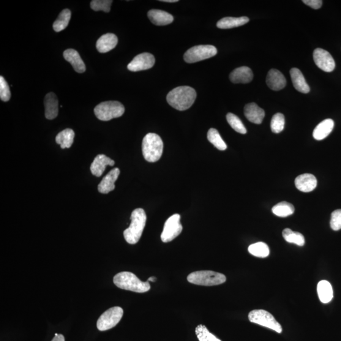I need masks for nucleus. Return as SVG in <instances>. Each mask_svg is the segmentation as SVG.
<instances>
[{
    "mask_svg": "<svg viewBox=\"0 0 341 341\" xmlns=\"http://www.w3.org/2000/svg\"><path fill=\"white\" fill-rule=\"evenodd\" d=\"M162 2H166V3H176L178 2V0H162Z\"/></svg>",
    "mask_w": 341,
    "mask_h": 341,
    "instance_id": "41",
    "label": "nucleus"
},
{
    "mask_svg": "<svg viewBox=\"0 0 341 341\" xmlns=\"http://www.w3.org/2000/svg\"><path fill=\"white\" fill-rule=\"evenodd\" d=\"M272 211L278 217H286L294 213V207L290 203L282 202L273 207Z\"/></svg>",
    "mask_w": 341,
    "mask_h": 341,
    "instance_id": "29",
    "label": "nucleus"
},
{
    "mask_svg": "<svg viewBox=\"0 0 341 341\" xmlns=\"http://www.w3.org/2000/svg\"><path fill=\"white\" fill-rule=\"evenodd\" d=\"M334 127V122L331 119H326L319 124L313 132L315 140L322 141L329 136Z\"/></svg>",
    "mask_w": 341,
    "mask_h": 341,
    "instance_id": "24",
    "label": "nucleus"
},
{
    "mask_svg": "<svg viewBox=\"0 0 341 341\" xmlns=\"http://www.w3.org/2000/svg\"><path fill=\"white\" fill-rule=\"evenodd\" d=\"M113 3L111 0H93L91 3V9L94 11H104V12H110L111 5Z\"/></svg>",
    "mask_w": 341,
    "mask_h": 341,
    "instance_id": "36",
    "label": "nucleus"
},
{
    "mask_svg": "<svg viewBox=\"0 0 341 341\" xmlns=\"http://www.w3.org/2000/svg\"><path fill=\"white\" fill-rule=\"evenodd\" d=\"M120 174L119 168H115L104 177L102 181L98 185V191L104 194H107L114 190V183L118 179Z\"/></svg>",
    "mask_w": 341,
    "mask_h": 341,
    "instance_id": "13",
    "label": "nucleus"
},
{
    "mask_svg": "<svg viewBox=\"0 0 341 341\" xmlns=\"http://www.w3.org/2000/svg\"><path fill=\"white\" fill-rule=\"evenodd\" d=\"M75 132L70 128H67L59 132L56 136V143L63 149L70 148L74 141Z\"/></svg>",
    "mask_w": 341,
    "mask_h": 341,
    "instance_id": "27",
    "label": "nucleus"
},
{
    "mask_svg": "<svg viewBox=\"0 0 341 341\" xmlns=\"http://www.w3.org/2000/svg\"><path fill=\"white\" fill-rule=\"evenodd\" d=\"M70 10L68 9H65L59 13L58 17L53 23V27L54 31L57 32L64 31V29L67 28V27L69 24L71 18Z\"/></svg>",
    "mask_w": 341,
    "mask_h": 341,
    "instance_id": "28",
    "label": "nucleus"
},
{
    "mask_svg": "<svg viewBox=\"0 0 341 341\" xmlns=\"http://www.w3.org/2000/svg\"><path fill=\"white\" fill-rule=\"evenodd\" d=\"M248 252L250 254L259 258H266L270 253L268 245L263 242H258L250 245Z\"/></svg>",
    "mask_w": 341,
    "mask_h": 341,
    "instance_id": "31",
    "label": "nucleus"
},
{
    "mask_svg": "<svg viewBox=\"0 0 341 341\" xmlns=\"http://www.w3.org/2000/svg\"><path fill=\"white\" fill-rule=\"evenodd\" d=\"M124 310L121 307H114L104 312L98 319L97 327L100 331H106L115 327L121 320Z\"/></svg>",
    "mask_w": 341,
    "mask_h": 341,
    "instance_id": "9",
    "label": "nucleus"
},
{
    "mask_svg": "<svg viewBox=\"0 0 341 341\" xmlns=\"http://www.w3.org/2000/svg\"><path fill=\"white\" fill-rule=\"evenodd\" d=\"M283 236L286 242L303 247L305 245V240L304 235L298 232H294L290 229L286 228L283 231Z\"/></svg>",
    "mask_w": 341,
    "mask_h": 341,
    "instance_id": "30",
    "label": "nucleus"
},
{
    "mask_svg": "<svg viewBox=\"0 0 341 341\" xmlns=\"http://www.w3.org/2000/svg\"><path fill=\"white\" fill-rule=\"evenodd\" d=\"M303 2L313 9H319L323 5L321 0H304Z\"/></svg>",
    "mask_w": 341,
    "mask_h": 341,
    "instance_id": "39",
    "label": "nucleus"
},
{
    "mask_svg": "<svg viewBox=\"0 0 341 341\" xmlns=\"http://www.w3.org/2000/svg\"><path fill=\"white\" fill-rule=\"evenodd\" d=\"M207 139L215 147L220 151H225L227 149V145L223 140L219 132L215 128H211L207 133Z\"/></svg>",
    "mask_w": 341,
    "mask_h": 341,
    "instance_id": "32",
    "label": "nucleus"
},
{
    "mask_svg": "<svg viewBox=\"0 0 341 341\" xmlns=\"http://www.w3.org/2000/svg\"><path fill=\"white\" fill-rule=\"evenodd\" d=\"M180 219H181L180 215L176 214L172 215L166 220L161 236L163 242L168 243L173 241L181 234L183 226L180 223Z\"/></svg>",
    "mask_w": 341,
    "mask_h": 341,
    "instance_id": "10",
    "label": "nucleus"
},
{
    "mask_svg": "<svg viewBox=\"0 0 341 341\" xmlns=\"http://www.w3.org/2000/svg\"><path fill=\"white\" fill-rule=\"evenodd\" d=\"M115 164L113 160L104 154L97 155L91 165V171L93 175L100 177L106 170V166H113Z\"/></svg>",
    "mask_w": 341,
    "mask_h": 341,
    "instance_id": "16",
    "label": "nucleus"
},
{
    "mask_svg": "<svg viewBox=\"0 0 341 341\" xmlns=\"http://www.w3.org/2000/svg\"><path fill=\"white\" fill-rule=\"evenodd\" d=\"M245 116L250 122L255 124H261L265 117L263 109L254 103L248 104L245 106Z\"/></svg>",
    "mask_w": 341,
    "mask_h": 341,
    "instance_id": "17",
    "label": "nucleus"
},
{
    "mask_svg": "<svg viewBox=\"0 0 341 341\" xmlns=\"http://www.w3.org/2000/svg\"><path fill=\"white\" fill-rule=\"evenodd\" d=\"M297 189L303 192H310L314 190L317 185V180L312 174H304L295 179Z\"/></svg>",
    "mask_w": 341,
    "mask_h": 341,
    "instance_id": "15",
    "label": "nucleus"
},
{
    "mask_svg": "<svg viewBox=\"0 0 341 341\" xmlns=\"http://www.w3.org/2000/svg\"><path fill=\"white\" fill-rule=\"evenodd\" d=\"M317 293L320 302L323 304H328L333 298L332 287L327 280H321L317 285Z\"/></svg>",
    "mask_w": 341,
    "mask_h": 341,
    "instance_id": "26",
    "label": "nucleus"
},
{
    "mask_svg": "<svg viewBox=\"0 0 341 341\" xmlns=\"http://www.w3.org/2000/svg\"><path fill=\"white\" fill-rule=\"evenodd\" d=\"M188 282L193 285L212 286L226 282V277L220 273L211 271H196L188 275Z\"/></svg>",
    "mask_w": 341,
    "mask_h": 341,
    "instance_id": "5",
    "label": "nucleus"
},
{
    "mask_svg": "<svg viewBox=\"0 0 341 341\" xmlns=\"http://www.w3.org/2000/svg\"><path fill=\"white\" fill-rule=\"evenodd\" d=\"M11 97V92L9 84L5 78L1 76L0 77V99L3 102H9Z\"/></svg>",
    "mask_w": 341,
    "mask_h": 341,
    "instance_id": "37",
    "label": "nucleus"
},
{
    "mask_svg": "<svg viewBox=\"0 0 341 341\" xmlns=\"http://www.w3.org/2000/svg\"><path fill=\"white\" fill-rule=\"evenodd\" d=\"M313 59L316 66L326 72H331L334 70L335 64L334 58L328 51L321 48H316L313 52Z\"/></svg>",
    "mask_w": 341,
    "mask_h": 341,
    "instance_id": "11",
    "label": "nucleus"
},
{
    "mask_svg": "<svg viewBox=\"0 0 341 341\" xmlns=\"http://www.w3.org/2000/svg\"><path fill=\"white\" fill-rule=\"evenodd\" d=\"M248 22H249V18L247 17H225L218 21L217 27L219 29H229L244 26Z\"/></svg>",
    "mask_w": 341,
    "mask_h": 341,
    "instance_id": "25",
    "label": "nucleus"
},
{
    "mask_svg": "<svg viewBox=\"0 0 341 341\" xmlns=\"http://www.w3.org/2000/svg\"><path fill=\"white\" fill-rule=\"evenodd\" d=\"M118 37L114 34L108 33L102 35L96 43V48L99 53H106L113 50L118 44Z\"/></svg>",
    "mask_w": 341,
    "mask_h": 341,
    "instance_id": "20",
    "label": "nucleus"
},
{
    "mask_svg": "<svg viewBox=\"0 0 341 341\" xmlns=\"http://www.w3.org/2000/svg\"><path fill=\"white\" fill-rule=\"evenodd\" d=\"M155 280H156V278H155V277H151L149 278L148 280H147V282H155Z\"/></svg>",
    "mask_w": 341,
    "mask_h": 341,
    "instance_id": "42",
    "label": "nucleus"
},
{
    "mask_svg": "<svg viewBox=\"0 0 341 341\" xmlns=\"http://www.w3.org/2000/svg\"><path fill=\"white\" fill-rule=\"evenodd\" d=\"M248 319L251 323L260 325L273 330L277 333H282L283 328L280 324L275 320L274 316L264 310H254L249 313Z\"/></svg>",
    "mask_w": 341,
    "mask_h": 341,
    "instance_id": "7",
    "label": "nucleus"
},
{
    "mask_svg": "<svg viewBox=\"0 0 341 341\" xmlns=\"http://www.w3.org/2000/svg\"><path fill=\"white\" fill-rule=\"evenodd\" d=\"M149 20L155 26H166L173 23L174 18L170 13L161 10H151L147 13Z\"/></svg>",
    "mask_w": 341,
    "mask_h": 341,
    "instance_id": "19",
    "label": "nucleus"
},
{
    "mask_svg": "<svg viewBox=\"0 0 341 341\" xmlns=\"http://www.w3.org/2000/svg\"><path fill=\"white\" fill-rule=\"evenodd\" d=\"M290 75L294 88L297 91L304 94H307L310 92V87L308 85L304 75L298 68H292L290 70Z\"/></svg>",
    "mask_w": 341,
    "mask_h": 341,
    "instance_id": "23",
    "label": "nucleus"
},
{
    "mask_svg": "<svg viewBox=\"0 0 341 341\" xmlns=\"http://www.w3.org/2000/svg\"><path fill=\"white\" fill-rule=\"evenodd\" d=\"M196 97V91L192 87L180 86L169 92L166 99L173 108L178 111H185L193 105Z\"/></svg>",
    "mask_w": 341,
    "mask_h": 341,
    "instance_id": "1",
    "label": "nucleus"
},
{
    "mask_svg": "<svg viewBox=\"0 0 341 341\" xmlns=\"http://www.w3.org/2000/svg\"><path fill=\"white\" fill-rule=\"evenodd\" d=\"M253 74L249 67L236 68L231 73L230 81L234 84H247L253 80Z\"/></svg>",
    "mask_w": 341,
    "mask_h": 341,
    "instance_id": "18",
    "label": "nucleus"
},
{
    "mask_svg": "<svg viewBox=\"0 0 341 341\" xmlns=\"http://www.w3.org/2000/svg\"><path fill=\"white\" fill-rule=\"evenodd\" d=\"M331 227L334 231L341 230V209L335 210L331 214Z\"/></svg>",
    "mask_w": 341,
    "mask_h": 341,
    "instance_id": "38",
    "label": "nucleus"
},
{
    "mask_svg": "<svg viewBox=\"0 0 341 341\" xmlns=\"http://www.w3.org/2000/svg\"><path fill=\"white\" fill-rule=\"evenodd\" d=\"M155 59L152 54L143 53L138 54L128 65V69L132 72H138L150 69L154 66Z\"/></svg>",
    "mask_w": 341,
    "mask_h": 341,
    "instance_id": "12",
    "label": "nucleus"
},
{
    "mask_svg": "<svg viewBox=\"0 0 341 341\" xmlns=\"http://www.w3.org/2000/svg\"><path fill=\"white\" fill-rule=\"evenodd\" d=\"M51 341H65V337L62 334H58L57 336H54Z\"/></svg>",
    "mask_w": 341,
    "mask_h": 341,
    "instance_id": "40",
    "label": "nucleus"
},
{
    "mask_svg": "<svg viewBox=\"0 0 341 341\" xmlns=\"http://www.w3.org/2000/svg\"><path fill=\"white\" fill-rule=\"evenodd\" d=\"M143 153L147 162L154 163L162 157L163 152V142L162 138L155 133L147 134L143 141Z\"/></svg>",
    "mask_w": 341,
    "mask_h": 341,
    "instance_id": "4",
    "label": "nucleus"
},
{
    "mask_svg": "<svg viewBox=\"0 0 341 341\" xmlns=\"http://www.w3.org/2000/svg\"><path fill=\"white\" fill-rule=\"evenodd\" d=\"M285 116L282 113H276L272 117L271 123V130L273 133H279L285 128Z\"/></svg>",
    "mask_w": 341,
    "mask_h": 341,
    "instance_id": "35",
    "label": "nucleus"
},
{
    "mask_svg": "<svg viewBox=\"0 0 341 341\" xmlns=\"http://www.w3.org/2000/svg\"><path fill=\"white\" fill-rule=\"evenodd\" d=\"M226 119H227L228 124H230V126L236 132L241 133V134L247 133V130L246 128L244 126L241 119L238 116H236L235 114L231 113H228L227 116H226Z\"/></svg>",
    "mask_w": 341,
    "mask_h": 341,
    "instance_id": "34",
    "label": "nucleus"
},
{
    "mask_svg": "<svg viewBox=\"0 0 341 341\" xmlns=\"http://www.w3.org/2000/svg\"><path fill=\"white\" fill-rule=\"evenodd\" d=\"M124 113V106L115 101L100 103L94 108L95 115L98 119L105 122L119 118Z\"/></svg>",
    "mask_w": 341,
    "mask_h": 341,
    "instance_id": "6",
    "label": "nucleus"
},
{
    "mask_svg": "<svg viewBox=\"0 0 341 341\" xmlns=\"http://www.w3.org/2000/svg\"><path fill=\"white\" fill-rule=\"evenodd\" d=\"M64 56L65 59L72 65L76 72L80 73L85 72L86 65L77 51L68 49L64 51Z\"/></svg>",
    "mask_w": 341,
    "mask_h": 341,
    "instance_id": "22",
    "label": "nucleus"
},
{
    "mask_svg": "<svg viewBox=\"0 0 341 341\" xmlns=\"http://www.w3.org/2000/svg\"><path fill=\"white\" fill-rule=\"evenodd\" d=\"M130 219V225L124 231V235L128 244L134 245L141 239L145 228L147 220L146 212L143 209H136L132 212Z\"/></svg>",
    "mask_w": 341,
    "mask_h": 341,
    "instance_id": "2",
    "label": "nucleus"
},
{
    "mask_svg": "<svg viewBox=\"0 0 341 341\" xmlns=\"http://www.w3.org/2000/svg\"><path fill=\"white\" fill-rule=\"evenodd\" d=\"M195 334L199 341H222L210 332L204 325H198L196 327Z\"/></svg>",
    "mask_w": 341,
    "mask_h": 341,
    "instance_id": "33",
    "label": "nucleus"
},
{
    "mask_svg": "<svg viewBox=\"0 0 341 341\" xmlns=\"http://www.w3.org/2000/svg\"><path fill=\"white\" fill-rule=\"evenodd\" d=\"M217 48L212 45H198L193 46L184 54L185 62L188 64L203 61L216 55Z\"/></svg>",
    "mask_w": 341,
    "mask_h": 341,
    "instance_id": "8",
    "label": "nucleus"
},
{
    "mask_svg": "<svg viewBox=\"0 0 341 341\" xmlns=\"http://www.w3.org/2000/svg\"><path fill=\"white\" fill-rule=\"evenodd\" d=\"M113 282L117 287L122 290L146 293L151 290L149 282H143L130 272H122L114 275Z\"/></svg>",
    "mask_w": 341,
    "mask_h": 341,
    "instance_id": "3",
    "label": "nucleus"
},
{
    "mask_svg": "<svg viewBox=\"0 0 341 341\" xmlns=\"http://www.w3.org/2000/svg\"><path fill=\"white\" fill-rule=\"evenodd\" d=\"M45 116L48 119L56 118L58 114V100L53 92H50L45 98Z\"/></svg>",
    "mask_w": 341,
    "mask_h": 341,
    "instance_id": "21",
    "label": "nucleus"
},
{
    "mask_svg": "<svg viewBox=\"0 0 341 341\" xmlns=\"http://www.w3.org/2000/svg\"><path fill=\"white\" fill-rule=\"evenodd\" d=\"M266 83L269 88L273 91H280L286 86L285 76L279 70L271 69L267 74Z\"/></svg>",
    "mask_w": 341,
    "mask_h": 341,
    "instance_id": "14",
    "label": "nucleus"
}]
</instances>
